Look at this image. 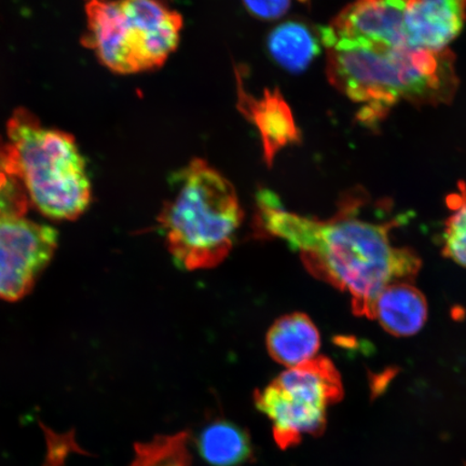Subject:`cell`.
<instances>
[{"label":"cell","instance_id":"8fae6325","mask_svg":"<svg viewBox=\"0 0 466 466\" xmlns=\"http://www.w3.org/2000/svg\"><path fill=\"white\" fill-rule=\"evenodd\" d=\"M428 319V302L412 282H394L384 288L372 306L370 319L395 337L419 333Z\"/></svg>","mask_w":466,"mask_h":466},{"label":"cell","instance_id":"277c9868","mask_svg":"<svg viewBox=\"0 0 466 466\" xmlns=\"http://www.w3.org/2000/svg\"><path fill=\"white\" fill-rule=\"evenodd\" d=\"M7 133L23 186L39 211L56 219L83 214L91 200V185L75 138L44 127L25 108L11 116Z\"/></svg>","mask_w":466,"mask_h":466},{"label":"cell","instance_id":"30bf717a","mask_svg":"<svg viewBox=\"0 0 466 466\" xmlns=\"http://www.w3.org/2000/svg\"><path fill=\"white\" fill-rule=\"evenodd\" d=\"M466 0H411L405 17L408 48L444 51L461 33Z\"/></svg>","mask_w":466,"mask_h":466},{"label":"cell","instance_id":"6da1fadb","mask_svg":"<svg viewBox=\"0 0 466 466\" xmlns=\"http://www.w3.org/2000/svg\"><path fill=\"white\" fill-rule=\"evenodd\" d=\"M366 202L364 191L349 192L333 217L320 219L290 212L275 192L260 189L254 219L259 236L287 242L310 275L351 297L355 316L370 319L380 291L394 282L415 281L422 262L412 249L393 246L400 217H360Z\"/></svg>","mask_w":466,"mask_h":466},{"label":"cell","instance_id":"4fadbf2b","mask_svg":"<svg viewBox=\"0 0 466 466\" xmlns=\"http://www.w3.org/2000/svg\"><path fill=\"white\" fill-rule=\"evenodd\" d=\"M320 37L304 23L289 21L279 25L268 38V50L279 66L290 73H301L320 51Z\"/></svg>","mask_w":466,"mask_h":466},{"label":"cell","instance_id":"ba28073f","mask_svg":"<svg viewBox=\"0 0 466 466\" xmlns=\"http://www.w3.org/2000/svg\"><path fill=\"white\" fill-rule=\"evenodd\" d=\"M411 0H355L329 26L319 28L322 46L329 40L405 48V17ZM408 48V46H407Z\"/></svg>","mask_w":466,"mask_h":466},{"label":"cell","instance_id":"9c48e42d","mask_svg":"<svg viewBox=\"0 0 466 466\" xmlns=\"http://www.w3.org/2000/svg\"><path fill=\"white\" fill-rule=\"evenodd\" d=\"M237 107L259 132L267 166L271 167L279 150L300 141L293 112L279 89H266L261 97L246 90L237 69Z\"/></svg>","mask_w":466,"mask_h":466},{"label":"cell","instance_id":"ac0fdd59","mask_svg":"<svg viewBox=\"0 0 466 466\" xmlns=\"http://www.w3.org/2000/svg\"><path fill=\"white\" fill-rule=\"evenodd\" d=\"M247 9L261 20H277L290 8L291 0H243Z\"/></svg>","mask_w":466,"mask_h":466},{"label":"cell","instance_id":"2e32d148","mask_svg":"<svg viewBox=\"0 0 466 466\" xmlns=\"http://www.w3.org/2000/svg\"><path fill=\"white\" fill-rule=\"evenodd\" d=\"M451 215L442 233V255L466 268V185L459 184V191L447 199Z\"/></svg>","mask_w":466,"mask_h":466},{"label":"cell","instance_id":"7c38bea8","mask_svg":"<svg viewBox=\"0 0 466 466\" xmlns=\"http://www.w3.org/2000/svg\"><path fill=\"white\" fill-rule=\"evenodd\" d=\"M319 348V329L305 313L287 314L278 319L268 331V352L288 369L317 358Z\"/></svg>","mask_w":466,"mask_h":466},{"label":"cell","instance_id":"3957f363","mask_svg":"<svg viewBox=\"0 0 466 466\" xmlns=\"http://www.w3.org/2000/svg\"><path fill=\"white\" fill-rule=\"evenodd\" d=\"M158 217L168 252L188 271L211 269L231 252L243 211L235 187L202 159L173 175Z\"/></svg>","mask_w":466,"mask_h":466},{"label":"cell","instance_id":"8992f818","mask_svg":"<svg viewBox=\"0 0 466 466\" xmlns=\"http://www.w3.org/2000/svg\"><path fill=\"white\" fill-rule=\"evenodd\" d=\"M343 396L342 381L335 365L317 357L282 372L255 393V405L269 419L273 436L288 450L306 435H319L329 407Z\"/></svg>","mask_w":466,"mask_h":466},{"label":"cell","instance_id":"9a60e30c","mask_svg":"<svg viewBox=\"0 0 466 466\" xmlns=\"http://www.w3.org/2000/svg\"><path fill=\"white\" fill-rule=\"evenodd\" d=\"M27 194L19 175L15 149L0 137V218L23 217Z\"/></svg>","mask_w":466,"mask_h":466},{"label":"cell","instance_id":"7a4b0ae2","mask_svg":"<svg viewBox=\"0 0 466 466\" xmlns=\"http://www.w3.org/2000/svg\"><path fill=\"white\" fill-rule=\"evenodd\" d=\"M329 83L355 103L363 104L358 119L379 124L394 105L450 104L458 89L456 57L451 51H430L355 43L323 44Z\"/></svg>","mask_w":466,"mask_h":466},{"label":"cell","instance_id":"e0dca14e","mask_svg":"<svg viewBox=\"0 0 466 466\" xmlns=\"http://www.w3.org/2000/svg\"><path fill=\"white\" fill-rule=\"evenodd\" d=\"M187 434L162 436L139 445L132 466H188Z\"/></svg>","mask_w":466,"mask_h":466},{"label":"cell","instance_id":"5b68a950","mask_svg":"<svg viewBox=\"0 0 466 466\" xmlns=\"http://www.w3.org/2000/svg\"><path fill=\"white\" fill-rule=\"evenodd\" d=\"M86 11L85 44L115 73L161 67L179 44L183 17L165 0H86Z\"/></svg>","mask_w":466,"mask_h":466},{"label":"cell","instance_id":"5bb4252c","mask_svg":"<svg viewBox=\"0 0 466 466\" xmlns=\"http://www.w3.org/2000/svg\"><path fill=\"white\" fill-rule=\"evenodd\" d=\"M198 451L209 465L238 466L252 458V444L237 424L218 420L207 425L198 437Z\"/></svg>","mask_w":466,"mask_h":466},{"label":"cell","instance_id":"52a82bcc","mask_svg":"<svg viewBox=\"0 0 466 466\" xmlns=\"http://www.w3.org/2000/svg\"><path fill=\"white\" fill-rule=\"evenodd\" d=\"M57 233L23 217L0 218V297L20 299L50 261Z\"/></svg>","mask_w":466,"mask_h":466}]
</instances>
